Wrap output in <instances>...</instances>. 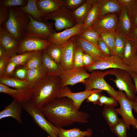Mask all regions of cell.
I'll return each instance as SVG.
<instances>
[{"label": "cell", "mask_w": 137, "mask_h": 137, "mask_svg": "<svg viewBox=\"0 0 137 137\" xmlns=\"http://www.w3.org/2000/svg\"><path fill=\"white\" fill-rule=\"evenodd\" d=\"M127 128L122 118L119 120L111 130L117 137H127Z\"/></svg>", "instance_id": "39"}, {"label": "cell", "mask_w": 137, "mask_h": 137, "mask_svg": "<svg viewBox=\"0 0 137 137\" xmlns=\"http://www.w3.org/2000/svg\"><path fill=\"white\" fill-rule=\"evenodd\" d=\"M19 42V48L17 53L19 54L27 52L46 49L51 44L47 40L26 36Z\"/></svg>", "instance_id": "13"}, {"label": "cell", "mask_w": 137, "mask_h": 137, "mask_svg": "<svg viewBox=\"0 0 137 137\" xmlns=\"http://www.w3.org/2000/svg\"><path fill=\"white\" fill-rule=\"evenodd\" d=\"M118 102L117 100L114 98L101 95L97 104L101 106H102L103 105H110L115 107L117 106Z\"/></svg>", "instance_id": "43"}, {"label": "cell", "mask_w": 137, "mask_h": 137, "mask_svg": "<svg viewBox=\"0 0 137 137\" xmlns=\"http://www.w3.org/2000/svg\"><path fill=\"white\" fill-rule=\"evenodd\" d=\"M109 75L107 70L103 71L96 70L89 73V77L82 83L84 85L85 90L97 89L106 91L112 97L116 99L117 91L110 85L105 79Z\"/></svg>", "instance_id": "6"}, {"label": "cell", "mask_w": 137, "mask_h": 137, "mask_svg": "<svg viewBox=\"0 0 137 137\" xmlns=\"http://www.w3.org/2000/svg\"><path fill=\"white\" fill-rule=\"evenodd\" d=\"M85 0H64V6L70 9L77 8L82 4Z\"/></svg>", "instance_id": "48"}, {"label": "cell", "mask_w": 137, "mask_h": 137, "mask_svg": "<svg viewBox=\"0 0 137 137\" xmlns=\"http://www.w3.org/2000/svg\"><path fill=\"white\" fill-rule=\"evenodd\" d=\"M132 107L133 109L135 112L137 113V105L133 104L132 102Z\"/></svg>", "instance_id": "57"}, {"label": "cell", "mask_w": 137, "mask_h": 137, "mask_svg": "<svg viewBox=\"0 0 137 137\" xmlns=\"http://www.w3.org/2000/svg\"><path fill=\"white\" fill-rule=\"evenodd\" d=\"M46 75L45 70L42 65L36 68L28 70L26 80L34 87L36 83Z\"/></svg>", "instance_id": "31"}, {"label": "cell", "mask_w": 137, "mask_h": 137, "mask_svg": "<svg viewBox=\"0 0 137 137\" xmlns=\"http://www.w3.org/2000/svg\"><path fill=\"white\" fill-rule=\"evenodd\" d=\"M99 14L98 3V0H96L89 12L84 22V27L83 31L93 26L98 20Z\"/></svg>", "instance_id": "32"}, {"label": "cell", "mask_w": 137, "mask_h": 137, "mask_svg": "<svg viewBox=\"0 0 137 137\" xmlns=\"http://www.w3.org/2000/svg\"><path fill=\"white\" fill-rule=\"evenodd\" d=\"M84 67L91 72L95 70H102L110 68H118L129 72H131L130 66L126 65L119 57L114 55L106 56L96 61L92 64Z\"/></svg>", "instance_id": "10"}, {"label": "cell", "mask_w": 137, "mask_h": 137, "mask_svg": "<svg viewBox=\"0 0 137 137\" xmlns=\"http://www.w3.org/2000/svg\"><path fill=\"white\" fill-rule=\"evenodd\" d=\"M34 92V88L30 87L21 89L11 88L0 83V92L8 94L13 99L21 103L30 100Z\"/></svg>", "instance_id": "17"}, {"label": "cell", "mask_w": 137, "mask_h": 137, "mask_svg": "<svg viewBox=\"0 0 137 137\" xmlns=\"http://www.w3.org/2000/svg\"><path fill=\"white\" fill-rule=\"evenodd\" d=\"M116 100L120 107L115 109V110L122 116L127 129H129L131 125L137 129V119L134 117L132 113L133 101L129 100L123 91L119 90L117 91Z\"/></svg>", "instance_id": "8"}, {"label": "cell", "mask_w": 137, "mask_h": 137, "mask_svg": "<svg viewBox=\"0 0 137 137\" xmlns=\"http://www.w3.org/2000/svg\"><path fill=\"white\" fill-rule=\"evenodd\" d=\"M117 1L121 7H125L128 9L132 5L134 0H117Z\"/></svg>", "instance_id": "52"}, {"label": "cell", "mask_w": 137, "mask_h": 137, "mask_svg": "<svg viewBox=\"0 0 137 137\" xmlns=\"http://www.w3.org/2000/svg\"><path fill=\"white\" fill-rule=\"evenodd\" d=\"M116 32H106L100 33V37L109 47L111 55L116 56L115 47Z\"/></svg>", "instance_id": "37"}, {"label": "cell", "mask_w": 137, "mask_h": 137, "mask_svg": "<svg viewBox=\"0 0 137 137\" xmlns=\"http://www.w3.org/2000/svg\"><path fill=\"white\" fill-rule=\"evenodd\" d=\"M0 83L16 89L33 87L26 80L20 79L3 74L0 75Z\"/></svg>", "instance_id": "26"}, {"label": "cell", "mask_w": 137, "mask_h": 137, "mask_svg": "<svg viewBox=\"0 0 137 137\" xmlns=\"http://www.w3.org/2000/svg\"><path fill=\"white\" fill-rule=\"evenodd\" d=\"M118 14L112 13L99 19L91 27L100 33L106 32H116L117 30Z\"/></svg>", "instance_id": "15"}, {"label": "cell", "mask_w": 137, "mask_h": 137, "mask_svg": "<svg viewBox=\"0 0 137 137\" xmlns=\"http://www.w3.org/2000/svg\"><path fill=\"white\" fill-rule=\"evenodd\" d=\"M26 14L29 18V21L26 28L25 36L48 40L55 32L51 24L36 21L30 15Z\"/></svg>", "instance_id": "7"}, {"label": "cell", "mask_w": 137, "mask_h": 137, "mask_svg": "<svg viewBox=\"0 0 137 137\" xmlns=\"http://www.w3.org/2000/svg\"><path fill=\"white\" fill-rule=\"evenodd\" d=\"M37 4L39 10L44 15L56 11L64 6V0H38Z\"/></svg>", "instance_id": "24"}, {"label": "cell", "mask_w": 137, "mask_h": 137, "mask_svg": "<svg viewBox=\"0 0 137 137\" xmlns=\"http://www.w3.org/2000/svg\"><path fill=\"white\" fill-rule=\"evenodd\" d=\"M114 107L111 106L104 105L102 112V116L111 130L113 128L120 119Z\"/></svg>", "instance_id": "30"}, {"label": "cell", "mask_w": 137, "mask_h": 137, "mask_svg": "<svg viewBox=\"0 0 137 137\" xmlns=\"http://www.w3.org/2000/svg\"><path fill=\"white\" fill-rule=\"evenodd\" d=\"M93 133L92 129L90 128L84 131L77 128L68 130L60 128L58 137H90Z\"/></svg>", "instance_id": "29"}, {"label": "cell", "mask_w": 137, "mask_h": 137, "mask_svg": "<svg viewBox=\"0 0 137 137\" xmlns=\"http://www.w3.org/2000/svg\"><path fill=\"white\" fill-rule=\"evenodd\" d=\"M62 45H58L51 43L45 50L51 58L59 64L61 59Z\"/></svg>", "instance_id": "35"}, {"label": "cell", "mask_w": 137, "mask_h": 137, "mask_svg": "<svg viewBox=\"0 0 137 137\" xmlns=\"http://www.w3.org/2000/svg\"><path fill=\"white\" fill-rule=\"evenodd\" d=\"M27 3V1L25 0H1L0 6L8 8L16 6L23 7L25 6Z\"/></svg>", "instance_id": "41"}, {"label": "cell", "mask_w": 137, "mask_h": 137, "mask_svg": "<svg viewBox=\"0 0 137 137\" xmlns=\"http://www.w3.org/2000/svg\"><path fill=\"white\" fill-rule=\"evenodd\" d=\"M7 57L6 52L4 49L0 46V59Z\"/></svg>", "instance_id": "56"}, {"label": "cell", "mask_w": 137, "mask_h": 137, "mask_svg": "<svg viewBox=\"0 0 137 137\" xmlns=\"http://www.w3.org/2000/svg\"><path fill=\"white\" fill-rule=\"evenodd\" d=\"M37 1L28 0L25 6L20 8L24 13L30 15L34 20L39 21H43V17L44 14L39 10L37 4Z\"/></svg>", "instance_id": "27"}, {"label": "cell", "mask_w": 137, "mask_h": 137, "mask_svg": "<svg viewBox=\"0 0 137 137\" xmlns=\"http://www.w3.org/2000/svg\"><path fill=\"white\" fill-rule=\"evenodd\" d=\"M76 46L84 53L92 57L96 61L106 57L98 46L77 35L73 37Z\"/></svg>", "instance_id": "19"}, {"label": "cell", "mask_w": 137, "mask_h": 137, "mask_svg": "<svg viewBox=\"0 0 137 137\" xmlns=\"http://www.w3.org/2000/svg\"><path fill=\"white\" fill-rule=\"evenodd\" d=\"M36 52H27L21 54L15 55L10 58L9 60L14 63L17 66H23L34 54Z\"/></svg>", "instance_id": "36"}, {"label": "cell", "mask_w": 137, "mask_h": 137, "mask_svg": "<svg viewBox=\"0 0 137 137\" xmlns=\"http://www.w3.org/2000/svg\"><path fill=\"white\" fill-rule=\"evenodd\" d=\"M127 40L125 36L116 31L115 37V52L116 56L122 59Z\"/></svg>", "instance_id": "33"}, {"label": "cell", "mask_w": 137, "mask_h": 137, "mask_svg": "<svg viewBox=\"0 0 137 137\" xmlns=\"http://www.w3.org/2000/svg\"><path fill=\"white\" fill-rule=\"evenodd\" d=\"M43 19L45 21L50 20L54 21L55 30L57 31L71 28L77 24L71 11L64 7L56 11L45 14Z\"/></svg>", "instance_id": "9"}, {"label": "cell", "mask_w": 137, "mask_h": 137, "mask_svg": "<svg viewBox=\"0 0 137 137\" xmlns=\"http://www.w3.org/2000/svg\"><path fill=\"white\" fill-rule=\"evenodd\" d=\"M79 36L86 41L98 46V41L100 37V33L92 27L83 31Z\"/></svg>", "instance_id": "34"}, {"label": "cell", "mask_w": 137, "mask_h": 137, "mask_svg": "<svg viewBox=\"0 0 137 137\" xmlns=\"http://www.w3.org/2000/svg\"><path fill=\"white\" fill-rule=\"evenodd\" d=\"M130 67L131 72H134L137 74V53Z\"/></svg>", "instance_id": "55"}, {"label": "cell", "mask_w": 137, "mask_h": 137, "mask_svg": "<svg viewBox=\"0 0 137 137\" xmlns=\"http://www.w3.org/2000/svg\"><path fill=\"white\" fill-rule=\"evenodd\" d=\"M83 60L84 67L90 65L96 61L91 56L84 53L83 54Z\"/></svg>", "instance_id": "49"}, {"label": "cell", "mask_w": 137, "mask_h": 137, "mask_svg": "<svg viewBox=\"0 0 137 137\" xmlns=\"http://www.w3.org/2000/svg\"><path fill=\"white\" fill-rule=\"evenodd\" d=\"M22 105L23 109L30 115L40 128L48 134L50 137H58L60 128L49 122L41 110L34 106L31 100L22 103Z\"/></svg>", "instance_id": "5"}, {"label": "cell", "mask_w": 137, "mask_h": 137, "mask_svg": "<svg viewBox=\"0 0 137 137\" xmlns=\"http://www.w3.org/2000/svg\"><path fill=\"white\" fill-rule=\"evenodd\" d=\"M83 67L63 70L59 76L62 87L82 83L89 77V73Z\"/></svg>", "instance_id": "11"}, {"label": "cell", "mask_w": 137, "mask_h": 137, "mask_svg": "<svg viewBox=\"0 0 137 137\" xmlns=\"http://www.w3.org/2000/svg\"><path fill=\"white\" fill-rule=\"evenodd\" d=\"M23 109L22 103L13 99L4 109L0 111V119L11 117L22 124L21 114Z\"/></svg>", "instance_id": "20"}, {"label": "cell", "mask_w": 137, "mask_h": 137, "mask_svg": "<svg viewBox=\"0 0 137 137\" xmlns=\"http://www.w3.org/2000/svg\"><path fill=\"white\" fill-rule=\"evenodd\" d=\"M98 1L99 8L98 19L109 14L119 13L121 7L117 0H98Z\"/></svg>", "instance_id": "23"}, {"label": "cell", "mask_w": 137, "mask_h": 137, "mask_svg": "<svg viewBox=\"0 0 137 137\" xmlns=\"http://www.w3.org/2000/svg\"><path fill=\"white\" fill-rule=\"evenodd\" d=\"M131 29V22L128 10L126 7H122L118 13L116 31L126 37Z\"/></svg>", "instance_id": "21"}, {"label": "cell", "mask_w": 137, "mask_h": 137, "mask_svg": "<svg viewBox=\"0 0 137 137\" xmlns=\"http://www.w3.org/2000/svg\"><path fill=\"white\" fill-rule=\"evenodd\" d=\"M137 53V45L132 41L127 40L122 59L124 63L130 66Z\"/></svg>", "instance_id": "28"}, {"label": "cell", "mask_w": 137, "mask_h": 137, "mask_svg": "<svg viewBox=\"0 0 137 137\" xmlns=\"http://www.w3.org/2000/svg\"><path fill=\"white\" fill-rule=\"evenodd\" d=\"M42 65L48 75L59 77L63 70L60 64L51 58L45 51L42 53Z\"/></svg>", "instance_id": "22"}, {"label": "cell", "mask_w": 137, "mask_h": 137, "mask_svg": "<svg viewBox=\"0 0 137 137\" xmlns=\"http://www.w3.org/2000/svg\"><path fill=\"white\" fill-rule=\"evenodd\" d=\"M40 109L47 120L59 128L75 123H87L89 117L88 113L77 110L72 101L67 97L56 98Z\"/></svg>", "instance_id": "1"}, {"label": "cell", "mask_w": 137, "mask_h": 137, "mask_svg": "<svg viewBox=\"0 0 137 137\" xmlns=\"http://www.w3.org/2000/svg\"><path fill=\"white\" fill-rule=\"evenodd\" d=\"M96 0H87L73 11L72 15L77 23H84L87 16Z\"/></svg>", "instance_id": "25"}, {"label": "cell", "mask_w": 137, "mask_h": 137, "mask_svg": "<svg viewBox=\"0 0 137 137\" xmlns=\"http://www.w3.org/2000/svg\"><path fill=\"white\" fill-rule=\"evenodd\" d=\"M42 65V51H36L27 63L23 66L27 70L39 67Z\"/></svg>", "instance_id": "38"}, {"label": "cell", "mask_w": 137, "mask_h": 137, "mask_svg": "<svg viewBox=\"0 0 137 137\" xmlns=\"http://www.w3.org/2000/svg\"><path fill=\"white\" fill-rule=\"evenodd\" d=\"M10 58L7 57L0 59V75L3 74L5 66Z\"/></svg>", "instance_id": "54"}, {"label": "cell", "mask_w": 137, "mask_h": 137, "mask_svg": "<svg viewBox=\"0 0 137 137\" xmlns=\"http://www.w3.org/2000/svg\"><path fill=\"white\" fill-rule=\"evenodd\" d=\"M9 8L0 6V27L7 21L9 15Z\"/></svg>", "instance_id": "44"}, {"label": "cell", "mask_w": 137, "mask_h": 137, "mask_svg": "<svg viewBox=\"0 0 137 137\" xmlns=\"http://www.w3.org/2000/svg\"><path fill=\"white\" fill-rule=\"evenodd\" d=\"M97 45L99 48L105 56L108 57L112 55L109 47L100 37L98 39Z\"/></svg>", "instance_id": "45"}, {"label": "cell", "mask_w": 137, "mask_h": 137, "mask_svg": "<svg viewBox=\"0 0 137 137\" xmlns=\"http://www.w3.org/2000/svg\"><path fill=\"white\" fill-rule=\"evenodd\" d=\"M100 92H96L90 95L86 99V101L92 102L94 104H97L100 97L101 95Z\"/></svg>", "instance_id": "50"}, {"label": "cell", "mask_w": 137, "mask_h": 137, "mask_svg": "<svg viewBox=\"0 0 137 137\" xmlns=\"http://www.w3.org/2000/svg\"><path fill=\"white\" fill-rule=\"evenodd\" d=\"M28 70L24 66L15 70L13 75L14 77L21 80H26Z\"/></svg>", "instance_id": "47"}, {"label": "cell", "mask_w": 137, "mask_h": 137, "mask_svg": "<svg viewBox=\"0 0 137 137\" xmlns=\"http://www.w3.org/2000/svg\"><path fill=\"white\" fill-rule=\"evenodd\" d=\"M62 86L59 77L47 74L35 85L31 101L34 106L40 109L58 98Z\"/></svg>", "instance_id": "2"}, {"label": "cell", "mask_w": 137, "mask_h": 137, "mask_svg": "<svg viewBox=\"0 0 137 137\" xmlns=\"http://www.w3.org/2000/svg\"><path fill=\"white\" fill-rule=\"evenodd\" d=\"M75 48L73 37L62 45L60 64L63 70L74 68V59Z\"/></svg>", "instance_id": "18"}, {"label": "cell", "mask_w": 137, "mask_h": 137, "mask_svg": "<svg viewBox=\"0 0 137 137\" xmlns=\"http://www.w3.org/2000/svg\"><path fill=\"white\" fill-rule=\"evenodd\" d=\"M126 37L128 40L132 41L137 45V27L131 29Z\"/></svg>", "instance_id": "51"}, {"label": "cell", "mask_w": 137, "mask_h": 137, "mask_svg": "<svg viewBox=\"0 0 137 137\" xmlns=\"http://www.w3.org/2000/svg\"><path fill=\"white\" fill-rule=\"evenodd\" d=\"M84 27V23H77L73 27L65 29L62 31L55 32L48 40L51 43L61 45L73 37L79 35L83 31Z\"/></svg>", "instance_id": "12"}, {"label": "cell", "mask_w": 137, "mask_h": 137, "mask_svg": "<svg viewBox=\"0 0 137 137\" xmlns=\"http://www.w3.org/2000/svg\"><path fill=\"white\" fill-rule=\"evenodd\" d=\"M127 9L131 21V29L137 28V0H134L132 5Z\"/></svg>", "instance_id": "40"}, {"label": "cell", "mask_w": 137, "mask_h": 137, "mask_svg": "<svg viewBox=\"0 0 137 137\" xmlns=\"http://www.w3.org/2000/svg\"><path fill=\"white\" fill-rule=\"evenodd\" d=\"M17 66L14 63L9 59L5 66L3 74L8 76H11L13 75Z\"/></svg>", "instance_id": "46"}, {"label": "cell", "mask_w": 137, "mask_h": 137, "mask_svg": "<svg viewBox=\"0 0 137 137\" xmlns=\"http://www.w3.org/2000/svg\"><path fill=\"white\" fill-rule=\"evenodd\" d=\"M102 91L97 89L85 90L76 93L72 92L67 86L62 87L58 98L67 97L73 101L75 108L79 110L83 101L92 94L101 93Z\"/></svg>", "instance_id": "14"}, {"label": "cell", "mask_w": 137, "mask_h": 137, "mask_svg": "<svg viewBox=\"0 0 137 137\" xmlns=\"http://www.w3.org/2000/svg\"><path fill=\"white\" fill-rule=\"evenodd\" d=\"M134 82L136 92V96L135 99L133 101V104L137 105V74L132 72H129Z\"/></svg>", "instance_id": "53"}, {"label": "cell", "mask_w": 137, "mask_h": 137, "mask_svg": "<svg viewBox=\"0 0 137 137\" xmlns=\"http://www.w3.org/2000/svg\"><path fill=\"white\" fill-rule=\"evenodd\" d=\"M109 75H113L115 79L108 78L115 84L119 90L123 91L127 97L133 101L136 96V92L133 80L129 72L124 70L113 68L107 70Z\"/></svg>", "instance_id": "4"}, {"label": "cell", "mask_w": 137, "mask_h": 137, "mask_svg": "<svg viewBox=\"0 0 137 137\" xmlns=\"http://www.w3.org/2000/svg\"><path fill=\"white\" fill-rule=\"evenodd\" d=\"M9 8V17L4 25L7 31L19 42L25 36L26 28L29 19L20 7H11Z\"/></svg>", "instance_id": "3"}, {"label": "cell", "mask_w": 137, "mask_h": 137, "mask_svg": "<svg viewBox=\"0 0 137 137\" xmlns=\"http://www.w3.org/2000/svg\"><path fill=\"white\" fill-rule=\"evenodd\" d=\"M84 53L82 50L76 46L74 59V68L84 67L83 60Z\"/></svg>", "instance_id": "42"}, {"label": "cell", "mask_w": 137, "mask_h": 137, "mask_svg": "<svg viewBox=\"0 0 137 137\" xmlns=\"http://www.w3.org/2000/svg\"><path fill=\"white\" fill-rule=\"evenodd\" d=\"M0 46L5 50L9 58L17 53L19 42L6 29L4 24L0 27Z\"/></svg>", "instance_id": "16"}]
</instances>
